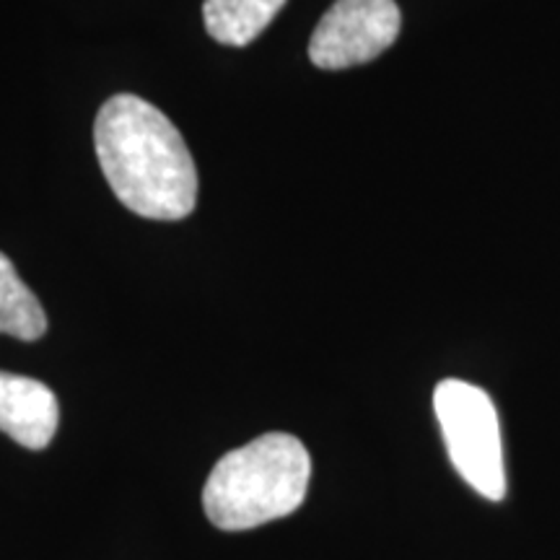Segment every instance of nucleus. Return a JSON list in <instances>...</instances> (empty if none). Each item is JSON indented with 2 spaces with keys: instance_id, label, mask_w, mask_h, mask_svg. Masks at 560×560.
I'll use <instances>...</instances> for the list:
<instances>
[{
  "instance_id": "nucleus-7",
  "label": "nucleus",
  "mask_w": 560,
  "mask_h": 560,
  "mask_svg": "<svg viewBox=\"0 0 560 560\" xmlns=\"http://www.w3.org/2000/svg\"><path fill=\"white\" fill-rule=\"evenodd\" d=\"M0 332L32 342L47 332V314L26 289L9 257L0 252Z\"/></svg>"
},
{
  "instance_id": "nucleus-4",
  "label": "nucleus",
  "mask_w": 560,
  "mask_h": 560,
  "mask_svg": "<svg viewBox=\"0 0 560 560\" xmlns=\"http://www.w3.org/2000/svg\"><path fill=\"white\" fill-rule=\"evenodd\" d=\"M400 24L395 0H335L312 34L310 58L325 70L363 66L395 45Z\"/></svg>"
},
{
  "instance_id": "nucleus-5",
  "label": "nucleus",
  "mask_w": 560,
  "mask_h": 560,
  "mask_svg": "<svg viewBox=\"0 0 560 560\" xmlns=\"http://www.w3.org/2000/svg\"><path fill=\"white\" fill-rule=\"evenodd\" d=\"M58 420V397L47 384L0 371V431L5 436L39 452L55 439Z\"/></svg>"
},
{
  "instance_id": "nucleus-6",
  "label": "nucleus",
  "mask_w": 560,
  "mask_h": 560,
  "mask_svg": "<svg viewBox=\"0 0 560 560\" xmlns=\"http://www.w3.org/2000/svg\"><path fill=\"white\" fill-rule=\"evenodd\" d=\"M283 5L285 0H206L202 21L215 42L244 47L268 30Z\"/></svg>"
},
{
  "instance_id": "nucleus-2",
  "label": "nucleus",
  "mask_w": 560,
  "mask_h": 560,
  "mask_svg": "<svg viewBox=\"0 0 560 560\" xmlns=\"http://www.w3.org/2000/svg\"><path fill=\"white\" fill-rule=\"evenodd\" d=\"M310 475V452L296 436L265 433L215 462L202 509L219 529H255L293 514L306 499Z\"/></svg>"
},
{
  "instance_id": "nucleus-3",
  "label": "nucleus",
  "mask_w": 560,
  "mask_h": 560,
  "mask_svg": "<svg viewBox=\"0 0 560 560\" xmlns=\"http://www.w3.org/2000/svg\"><path fill=\"white\" fill-rule=\"evenodd\" d=\"M441 436L452 465L470 488L490 501L506 495V470L499 412L486 389L462 380H444L433 392Z\"/></svg>"
},
{
  "instance_id": "nucleus-1",
  "label": "nucleus",
  "mask_w": 560,
  "mask_h": 560,
  "mask_svg": "<svg viewBox=\"0 0 560 560\" xmlns=\"http://www.w3.org/2000/svg\"><path fill=\"white\" fill-rule=\"evenodd\" d=\"M94 149L112 192L132 213L179 221L198 202V170L182 132L164 112L132 94L104 102Z\"/></svg>"
}]
</instances>
